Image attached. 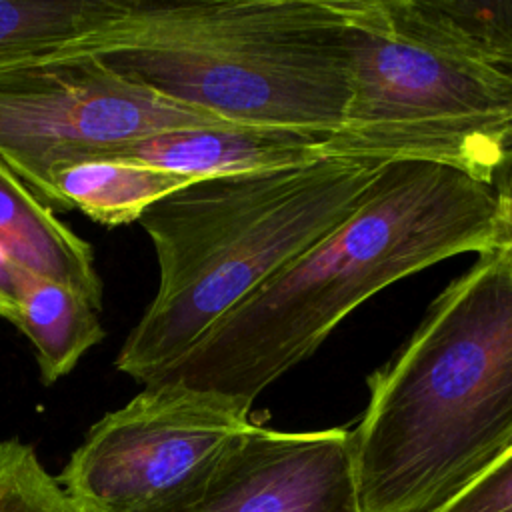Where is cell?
<instances>
[{"mask_svg":"<svg viewBox=\"0 0 512 512\" xmlns=\"http://www.w3.org/2000/svg\"><path fill=\"white\" fill-rule=\"evenodd\" d=\"M332 136L334 132L222 124L164 132L94 152L200 180L298 166L328 158Z\"/></svg>","mask_w":512,"mask_h":512,"instance_id":"cell-9","label":"cell"},{"mask_svg":"<svg viewBox=\"0 0 512 512\" xmlns=\"http://www.w3.org/2000/svg\"><path fill=\"white\" fill-rule=\"evenodd\" d=\"M496 194V192H494ZM500 206V220H502V238L500 248L508 250L512 254V194L496 196Z\"/></svg>","mask_w":512,"mask_h":512,"instance_id":"cell-19","label":"cell"},{"mask_svg":"<svg viewBox=\"0 0 512 512\" xmlns=\"http://www.w3.org/2000/svg\"><path fill=\"white\" fill-rule=\"evenodd\" d=\"M352 92L328 156L420 160L490 178L512 146V78L396 32L378 0H344Z\"/></svg>","mask_w":512,"mask_h":512,"instance_id":"cell-5","label":"cell"},{"mask_svg":"<svg viewBox=\"0 0 512 512\" xmlns=\"http://www.w3.org/2000/svg\"><path fill=\"white\" fill-rule=\"evenodd\" d=\"M32 344L46 386L70 374L106 332L100 306L76 288L20 270V312L14 324Z\"/></svg>","mask_w":512,"mask_h":512,"instance_id":"cell-13","label":"cell"},{"mask_svg":"<svg viewBox=\"0 0 512 512\" xmlns=\"http://www.w3.org/2000/svg\"><path fill=\"white\" fill-rule=\"evenodd\" d=\"M230 124L130 80L96 54L0 66V160L50 208L48 168L72 154Z\"/></svg>","mask_w":512,"mask_h":512,"instance_id":"cell-7","label":"cell"},{"mask_svg":"<svg viewBox=\"0 0 512 512\" xmlns=\"http://www.w3.org/2000/svg\"><path fill=\"white\" fill-rule=\"evenodd\" d=\"M190 182L180 174L96 152L66 156L46 174L52 210H80L106 228L138 222L152 204Z\"/></svg>","mask_w":512,"mask_h":512,"instance_id":"cell-11","label":"cell"},{"mask_svg":"<svg viewBox=\"0 0 512 512\" xmlns=\"http://www.w3.org/2000/svg\"><path fill=\"white\" fill-rule=\"evenodd\" d=\"M126 0H0V66L68 52L102 32Z\"/></svg>","mask_w":512,"mask_h":512,"instance_id":"cell-14","label":"cell"},{"mask_svg":"<svg viewBox=\"0 0 512 512\" xmlns=\"http://www.w3.org/2000/svg\"><path fill=\"white\" fill-rule=\"evenodd\" d=\"M386 162L328 156L200 178L152 204L138 224L158 262L156 294L114 366L144 386L236 304L348 220Z\"/></svg>","mask_w":512,"mask_h":512,"instance_id":"cell-3","label":"cell"},{"mask_svg":"<svg viewBox=\"0 0 512 512\" xmlns=\"http://www.w3.org/2000/svg\"><path fill=\"white\" fill-rule=\"evenodd\" d=\"M432 512H512V448Z\"/></svg>","mask_w":512,"mask_h":512,"instance_id":"cell-16","label":"cell"},{"mask_svg":"<svg viewBox=\"0 0 512 512\" xmlns=\"http://www.w3.org/2000/svg\"><path fill=\"white\" fill-rule=\"evenodd\" d=\"M20 312V268L0 252V318L16 324Z\"/></svg>","mask_w":512,"mask_h":512,"instance_id":"cell-17","label":"cell"},{"mask_svg":"<svg viewBox=\"0 0 512 512\" xmlns=\"http://www.w3.org/2000/svg\"><path fill=\"white\" fill-rule=\"evenodd\" d=\"M0 512H78L36 450L16 438L0 442Z\"/></svg>","mask_w":512,"mask_h":512,"instance_id":"cell-15","label":"cell"},{"mask_svg":"<svg viewBox=\"0 0 512 512\" xmlns=\"http://www.w3.org/2000/svg\"><path fill=\"white\" fill-rule=\"evenodd\" d=\"M180 512H362L352 430L282 432L252 424Z\"/></svg>","mask_w":512,"mask_h":512,"instance_id":"cell-8","label":"cell"},{"mask_svg":"<svg viewBox=\"0 0 512 512\" xmlns=\"http://www.w3.org/2000/svg\"><path fill=\"white\" fill-rule=\"evenodd\" d=\"M500 238L490 184L442 164L386 162L348 220L224 314L158 382L252 406L368 298L452 256L496 250Z\"/></svg>","mask_w":512,"mask_h":512,"instance_id":"cell-1","label":"cell"},{"mask_svg":"<svg viewBox=\"0 0 512 512\" xmlns=\"http://www.w3.org/2000/svg\"><path fill=\"white\" fill-rule=\"evenodd\" d=\"M378 6L396 32L512 78V0H378Z\"/></svg>","mask_w":512,"mask_h":512,"instance_id":"cell-12","label":"cell"},{"mask_svg":"<svg viewBox=\"0 0 512 512\" xmlns=\"http://www.w3.org/2000/svg\"><path fill=\"white\" fill-rule=\"evenodd\" d=\"M490 186L496 192V196L512 194V146L506 152V156L502 158V162L498 164V168L494 170V174L490 178Z\"/></svg>","mask_w":512,"mask_h":512,"instance_id":"cell-18","label":"cell"},{"mask_svg":"<svg viewBox=\"0 0 512 512\" xmlns=\"http://www.w3.org/2000/svg\"><path fill=\"white\" fill-rule=\"evenodd\" d=\"M0 252L20 270L68 284L102 308L94 250L0 160Z\"/></svg>","mask_w":512,"mask_h":512,"instance_id":"cell-10","label":"cell"},{"mask_svg":"<svg viewBox=\"0 0 512 512\" xmlns=\"http://www.w3.org/2000/svg\"><path fill=\"white\" fill-rule=\"evenodd\" d=\"M250 404L176 382L104 414L56 476L78 512H180L254 422Z\"/></svg>","mask_w":512,"mask_h":512,"instance_id":"cell-6","label":"cell"},{"mask_svg":"<svg viewBox=\"0 0 512 512\" xmlns=\"http://www.w3.org/2000/svg\"><path fill=\"white\" fill-rule=\"evenodd\" d=\"M366 384L352 430L362 512H432L500 460L512 448V254H480Z\"/></svg>","mask_w":512,"mask_h":512,"instance_id":"cell-2","label":"cell"},{"mask_svg":"<svg viewBox=\"0 0 512 512\" xmlns=\"http://www.w3.org/2000/svg\"><path fill=\"white\" fill-rule=\"evenodd\" d=\"M82 52L240 126L338 132L352 92L344 0H126Z\"/></svg>","mask_w":512,"mask_h":512,"instance_id":"cell-4","label":"cell"}]
</instances>
